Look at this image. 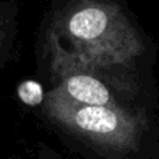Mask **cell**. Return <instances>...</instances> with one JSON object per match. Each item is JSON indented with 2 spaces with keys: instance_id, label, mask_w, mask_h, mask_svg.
<instances>
[{
  "instance_id": "obj_1",
  "label": "cell",
  "mask_w": 159,
  "mask_h": 159,
  "mask_svg": "<svg viewBox=\"0 0 159 159\" xmlns=\"http://www.w3.org/2000/svg\"><path fill=\"white\" fill-rule=\"evenodd\" d=\"M46 112L56 121L96 145L120 151L137 145L138 123L109 106L77 103L57 91H52L46 101Z\"/></svg>"
},
{
  "instance_id": "obj_4",
  "label": "cell",
  "mask_w": 159,
  "mask_h": 159,
  "mask_svg": "<svg viewBox=\"0 0 159 159\" xmlns=\"http://www.w3.org/2000/svg\"><path fill=\"white\" fill-rule=\"evenodd\" d=\"M17 6L13 2H0V69L10 59L16 42Z\"/></svg>"
},
{
  "instance_id": "obj_3",
  "label": "cell",
  "mask_w": 159,
  "mask_h": 159,
  "mask_svg": "<svg viewBox=\"0 0 159 159\" xmlns=\"http://www.w3.org/2000/svg\"><path fill=\"white\" fill-rule=\"evenodd\" d=\"M55 91L82 105L107 106L110 102V93L107 88L99 80L87 74L69 75Z\"/></svg>"
},
{
  "instance_id": "obj_2",
  "label": "cell",
  "mask_w": 159,
  "mask_h": 159,
  "mask_svg": "<svg viewBox=\"0 0 159 159\" xmlns=\"http://www.w3.org/2000/svg\"><path fill=\"white\" fill-rule=\"evenodd\" d=\"M109 14L98 6L81 7L66 21L67 34L80 43H93L109 30Z\"/></svg>"
},
{
  "instance_id": "obj_5",
  "label": "cell",
  "mask_w": 159,
  "mask_h": 159,
  "mask_svg": "<svg viewBox=\"0 0 159 159\" xmlns=\"http://www.w3.org/2000/svg\"><path fill=\"white\" fill-rule=\"evenodd\" d=\"M18 98L28 106H36L41 105L43 101V89L41 84L36 81H24L18 85Z\"/></svg>"
}]
</instances>
